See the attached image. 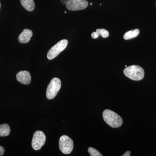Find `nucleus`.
I'll list each match as a JSON object with an SVG mask.
<instances>
[{
    "mask_svg": "<svg viewBox=\"0 0 156 156\" xmlns=\"http://www.w3.org/2000/svg\"><path fill=\"white\" fill-rule=\"evenodd\" d=\"M10 133V127L8 124H3L0 125V136H6Z\"/></svg>",
    "mask_w": 156,
    "mask_h": 156,
    "instance_id": "f8f14e48",
    "label": "nucleus"
},
{
    "mask_svg": "<svg viewBox=\"0 0 156 156\" xmlns=\"http://www.w3.org/2000/svg\"><path fill=\"white\" fill-rule=\"evenodd\" d=\"M124 73L127 77L132 80L140 81L144 77V70L139 66L132 65L126 67Z\"/></svg>",
    "mask_w": 156,
    "mask_h": 156,
    "instance_id": "f03ea898",
    "label": "nucleus"
},
{
    "mask_svg": "<svg viewBox=\"0 0 156 156\" xmlns=\"http://www.w3.org/2000/svg\"><path fill=\"white\" fill-rule=\"evenodd\" d=\"M33 32L32 30L28 29L23 30L18 37V41L21 44H26L30 41L32 37Z\"/></svg>",
    "mask_w": 156,
    "mask_h": 156,
    "instance_id": "1a4fd4ad",
    "label": "nucleus"
},
{
    "mask_svg": "<svg viewBox=\"0 0 156 156\" xmlns=\"http://www.w3.org/2000/svg\"><path fill=\"white\" fill-rule=\"evenodd\" d=\"M104 120L109 126L113 128H119L122 125L123 120L121 116L110 110L106 109L103 112Z\"/></svg>",
    "mask_w": 156,
    "mask_h": 156,
    "instance_id": "f257e3e1",
    "label": "nucleus"
},
{
    "mask_svg": "<svg viewBox=\"0 0 156 156\" xmlns=\"http://www.w3.org/2000/svg\"><path fill=\"white\" fill-rule=\"evenodd\" d=\"M68 41L66 39L61 40L53 46L49 50L47 57L49 60H52L59 55L67 47Z\"/></svg>",
    "mask_w": 156,
    "mask_h": 156,
    "instance_id": "20e7f679",
    "label": "nucleus"
},
{
    "mask_svg": "<svg viewBox=\"0 0 156 156\" xmlns=\"http://www.w3.org/2000/svg\"><path fill=\"white\" fill-rule=\"evenodd\" d=\"M90 5H92V3H90Z\"/></svg>",
    "mask_w": 156,
    "mask_h": 156,
    "instance_id": "a211bd4d",
    "label": "nucleus"
},
{
    "mask_svg": "<svg viewBox=\"0 0 156 156\" xmlns=\"http://www.w3.org/2000/svg\"><path fill=\"white\" fill-rule=\"evenodd\" d=\"M96 34H97V36L99 37L101 36L103 38H107L108 37L109 32L108 31L104 29H97L96 30Z\"/></svg>",
    "mask_w": 156,
    "mask_h": 156,
    "instance_id": "ddd939ff",
    "label": "nucleus"
},
{
    "mask_svg": "<svg viewBox=\"0 0 156 156\" xmlns=\"http://www.w3.org/2000/svg\"><path fill=\"white\" fill-rule=\"evenodd\" d=\"M139 33L140 31L137 29L134 30L129 31L124 34V39L126 40H128L137 37L139 34Z\"/></svg>",
    "mask_w": 156,
    "mask_h": 156,
    "instance_id": "9b49d317",
    "label": "nucleus"
},
{
    "mask_svg": "<svg viewBox=\"0 0 156 156\" xmlns=\"http://www.w3.org/2000/svg\"><path fill=\"white\" fill-rule=\"evenodd\" d=\"M66 6L70 11H79L86 9L88 7V2L86 0H69Z\"/></svg>",
    "mask_w": 156,
    "mask_h": 156,
    "instance_id": "0eeeda50",
    "label": "nucleus"
},
{
    "mask_svg": "<svg viewBox=\"0 0 156 156\" xmlns=\"http://www.w3.org/2000/svg\"><path fill=\"white\" fill-rule=\"evenodd\" d=\"M0 8H1V3H0Z\"/></svg>",
    "mask_w": 156,
    "mask_h": 156,
    "instance_id": "aec40b11",
    "label": "nucleus"
},
{
    "mask_svg": "<svg viewBox=\"0 0 156 156\" xmlns=\"http://www.w3.org/2000/svg\"><path fill=\"white\" fill-rule=\"evenodd\" d=\"M17 80L24 85L30 84L31 77L30 73L27 71H21L17 74L16 76Z\"/></svg>",
    "mask_w": 156,
    "mask_h": 156,
    "instance_id": "6e6552de",
    "label": "nucleus"
},
{
    "mask_svg": "<svg viewBox=\"0 0 156 156\" xmlns=\"http://www.w3.org/2000/svg\"><path fill=\"white\" fill-rule=\"evenodd\" d=\"M126 67H127V65H126Z\"/></svg>",
    "mask_w": 156,
    "mask_h": 156,
    "instance_id": "412c9836",
    "label": "nucleus"
},
{
    "mask_svg": "<svg viewBox=\"0 0 156 156\" xmlns=\"http://www.w3.org/2000/svg\"><path fill=\"white\" fill-rule=\"evenodd\" d=\"M88 152L91 156H102V155L94 148L90 147L88 148Z\"/></svg>",
    "mask_w": 156,
    "mask_h": 156,
    "instance_id": "4468645a",
    "label": "nucleus"
},
{
    "mask_svg": "<svg viewBox=\"0 0 156 156\" xmlns=\"http://www.w3.org/2000/svg\"><path fill=\"white\" fill-rule=\"evenodd\" d=\"M131 155V152L130 151H126L124 154L123 155V156H130Z\"/></svg>",
    "mask_w": 156,
    "mask_h": 156,
    "instance_id": "dca6fc26",
    "label": "nucleus"
},
{
    "mask_svg": "<svg viewBox=\"0 0 156 156\" xmlns=\"http://www.w3.org/2000/svg\"><path fill=\"white\" fill-rule=\"evenodd\" d=\"M69 0H61V3L63 5H66V3Z\"/></svg>",
    "mask_w": 156,
    "mask_h": 156,
    "instance_id": "f3484780",
    "label": "nucleus"
},
{
    "mask_svg": "<svg viewBox=\"0 0 156 156\" xmlns=\"http://www.w3.org/2000/svg\"><path fill=\"white\" fill-rule=\"evenodd\" d=\"M46 136L42 131H37L34 133L32 140V147L34 150L41 149L45 144Z\"/></svg>",
    "mask_w": 156,
    "mask_h": 156,
    "instance_id": "423d86ee",
    "label": "nucleus"
},
{
    "mask_svg": "<svg viewBox=\"0 0 156 156\" xmlns=\"http://www.w3.org/2000/svg\"><path fill=\"white\" fill-rule=\"evenodd\" d=\"M61 87V81L58 78H54L51 80L47 88L46 95L48 99H52L56 97Z\"/></svg>",
    "mask_w": 156,
    "mask_h": 156,
    "instance_id": "7ed1b4c3",
    "label": "nucleus"
},
{
    "mask_svg": "<svg viewBox=\"0 0 156 156\" xmlns=\"http://www.w3.org/2000/svg\"><path fill=\"white\" fill-rule=\"evenodd\" d=\"M23 7L27 11H32L35 9V4L33 0H20Z\"/></svg>",
    "mask_w": 156,
    "mask_h": 156,
    "instance_id": "9d476101",
    "label": "nucleus"
},
{
    "mask_svg": "<svg viewBox=\"0 0 156 156\" xmlns=\"http://www.w3.org/2000/svg\"><path fill=\"white\" fill-rule=\"evenodd\" d=\"M64 13H65V14H66V11H65V12Z\"/></svg>",
    "mask_w": 156,
    "mask_h": 156,
    "instance_id": "6ab92c4d",
    "label": "nucleus"
},
{
    "mask_svg": "<svg viewBox=\"0 0 156 156\" xmlns=\"http://www.w3.org/2000/svg\"></svg>",
    "mask_w": 156,
    "mask_h": 156,
    "instance_id": "4be33fe9",
    "label": "nucleus"
},
{
    "mask_svg": "<svg viewBox=\"0 0 156 156\" xmlns=\"http://www.w3.org/2000/svg\"><path fill=\"white\" fill-rule=\"evenodd\" d=\"M5 151V149L4 148V147L0 146V156H3L4 155Z\"/></svg>",
    "mask_w": 156,
    "mask_h": 156,
    "instance_id": "2eb2a0df",
    "label": "nucleus"
},
{
    "mask_svg": "<svg viewBox=\"0 0 156 156\" xmlns=\"http://www.w3.org/2000/svg\"><path fill=\"white\" fill-rule=\"evenodd\" d=\"M59 148L62 152L68 154L73 149V142L71 138L66 135H62L59 138Z\"/></svg>",
    "mask_w": 156,
    "mask_h": 156,
    "instance_id": "39448f33",
    "label": "nucleus"
}]
</instances>
